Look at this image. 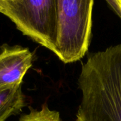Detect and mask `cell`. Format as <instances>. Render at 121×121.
I'll use <instances>...</instances> for the list:
<instances>
[{
    "label": "cell",
    "mask_w": 121,
    "mask_h": 121,
    "mask_svg": "<svg viewBox=\"0 0 121 121\" xmlns=\"http://www.w3.org/2000/svg\"><path fill=\"white\" fill-rule=\"evenodd\" d=\"M118 3V5H119V7H120V9L121 11V0H117Z\"/></svg>",
    "instance_id": "ba28073f"
},
{
    "label": "cell",
    "mask_w": 121,
    "mask_h": 121,
    "mask_svg": "<svg viewBox=\"0 0 121 121\" xmlns=\"http://www.w3.org/2000/svg\"><path fill=\"white\" fill-rule=\"evenodd\" d=\"M25 104L22 86L0 90V121L20 113Z\"/></svg>",
    "instance_id": "5b68a950"
},
{
    "label": "cell",
    "mask_w": 121,
    "mask_h": 121,
    "mask_svg": "<svg viewBox=\"0 0 121 121\" xmlns=\"http://www.w3.org/2000/svg\"><path fill=\"white\" fill-rule=\"evenodd\" d=\"M18 121H62L59 112L49 108L46 103H44L40 109L30 108V111L22 116Z\"/></svg>",
    "instance_id": "8992f818"
},
{
    "label": "cell",
    "mask_w": 121,
    "mask_h": 121,
    "mask_svg": "<svg viewBox=\"0 0 121 121\" xmlns=\"http://www.w3.org/2000/svg\"><path fill=\"white\" fill-rule=\"evenodd\" d=\"M78 86L77 121H121V43L89 57Z\"/></svg>",
    "instance_id": "6da1fadb"
},
{
    "label": "cell",
    "mask_w": 121,
    "mask_h": 121,
    "mask_svg": "<svg viewBox=\"0 0 121 121\" xmlns=\"http://www.w3.org/2000/svg\"><path fill=\"white\" fill-rule=\"evenodd\" d=\"M33 53L26 47L4 44L0 48V90L22 86L32 66Z\"/></svg>",
    "instance_id": "277c9868"
},
{
    "label": "cell",
    "mask_w": 121,
    "mask_h": 121,
    "mask_svg": "<svg viewBox=\"0 0 121 121\" xmlns=\"http://www.w3.org/2000/svg\"><path fill=\"white\" fill-rule=\"evenodd\" d=\"M2 11H3V9H2V6L0 4V13H2Z\"/></svg>",
    "instance_id": "9c48e42d"
},
{
    "label": "cell",
    "mask_w": 121,
    "mask_h": 121,
    "mask_svg": "<svg viewBox=\"0 0 121 121\" xmlns=\"http://www.w3.org/2000/svg\"><path fill=\"white\" fill-rule=\"evenodd\" d=\"M107 3L110 5L112 9L117 14V15L121 19V11L117 0H106Z\"/></svg>",
    "instance_id": "52a82bcc"
},
{
    "label": "cell",
    "mask_w": 121,
    "mask_h": 121,
    "mask_svg": "<svg viewBox=\"0 0 121 121\" xmlns=\"http://www.w3.org/2000/svg\"><path fill=\"white\" fill-rule=\"evenodd\" d=\"M57 34L54 53L65 63L86 53L91 36L94 0H56Z\"/></svg>",
    "instance_id": "7a4b0ae2"
},
{
    "label": "cell",
    "mask_w": 121,
    "mask_h": 121,
    "mask_svg": "<svg viewBox=\"0 0 121 121\" xmlns=\"http://www.w3.org/2000/svg\"><path fill=\"white\" fill-rule=\"evenodd\" d=\"M2 14L25 36L54 53L57 34L56 0H0Z\"/></svg>",
    "instance_id": "3957f363"
}]
</instances>
